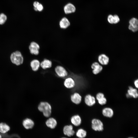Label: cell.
Segmentation results:
<instances>
[{
    "label": "cell",
    "instance_id": "22",
    "mask_svg": "<svg viewBox=\"0 0 138 138\" xmlns=\"http://www.w3.org/2000/svg\"><path fill=\"white\" fill-rule=\"evenodd\" d=\"M86 131L82 128L78 129L76 133V136L78 138H85L87 136Z\"/></svg>",
    "mask_w": 138,
    "mask_h": 138
},
{
    "label": "cell",
    "instance_id": "7",
    "mask_svg": "<svg viewBox=\"0 0 138 138\" xmlns=\"http://www.w3.org/2000/svg\"><path fill=\"white\" fill-rule=\"evenodd\" d=\"M70 99L73 103L76 105H78L81 102L82 97L79 93L75 92L71 95Z\"/></svg>",
    "mask_w": 138,
    "mask_h": 138
},
{
    "label": "cell",
    "instance_id": "8",
    "mask_svg": "<svg viewBox=\"0 0 138 138\" xmlns=\"http://www.w3.org/2000/svg\"><path fill=\"white\" fill-rule=\"evenodd\" d=\"M76 82L71 77L66 78L63 82L64 87L68 89L74 88L76 85Z\"/></svg>",
    "mask_w": 138,
    "mask_h": 138
},
{
    "label": "cell",
    "instance_id": "11",
    "mask_svg": "<svg viewBox=\"0 0 138 138\" xmlns=\"http://www.w3.org/2000/svg\"><path fill=\"white\" fill-rule=\"evenodd\" d=\"M92 72L95 75L100 73L103 70V67L97 62L93 63L91 65Z\"/></svg>",
    "mask_w": 138,
    "mask_h": 138
},
{
    "label": "cell",
    "instance_id": "6",
    "mask_svg": "<svg viewBox=\"0 0 138 138\" xmlns=\"http://www.w3.org/2000/svg\"><path fill=\"white\" fill-rule=\"evenodd\" d=\"M63 131L64 134L69 137L73 136L75 133L73 126L71 125H65L63 128Z\"/></svg>",
    "mask_w": 138,
    "mask_h": 138
},
{
    "label": "cell",
    "instance_id": "12",
    "mask_svg": "<svg viewBox=\"0 0 138 138\" xmlns=\"http://www.w3.org/2000/svg\"><path fill=\"white\" fill-rule=\"evenodd\" d=\"M70 121L72 125L76 126H78L81 124L82 120L79 115L76 114L71 117Z\"/></svg>",
    "mask_w": 138,
    "mask_h": 138
},
{
    "label": "cell",
    "instance_id": "31",
    "mask_svg": "<svg viewBox=\"0 0 138 138\" xmlns=\"http://www.w3.org/2000/svg\"><path fill=\"white\" fill-rule=\"evenodd\" d=\"M2 136L0 134V138H2Z\"/></svg>",
    "mask_w": 138,
    "mask_h": 138
},
{
    "label": "cell",
    "instance_id": "21",
    "mask_svg": "<svg viewBox=\"0 0 138 138\" xmlns=\"http://www.w3.org/2000/svg\"><path fill=\"white\" fill-rule=\"evenodd\" d=\"M30 64L32 70L34 71H37L40 66V62L37 59L32 60Z\"/></svg>",
    "mask_w": 138,
    "mask_h": 138
},
{
    "label": "cell",
    "instance_id": "29",
    "mask_svg": "<svg viewBox=\"0 0 138 138\" xmlns=\"http://www.w3.org/2000/svg\"><path fill=\"white\" fill-rule=\"evenodd\" d=\"M134 84L135 87L137 89L138 88V79L135 80L134 82Z\"/></svg>",
    "mask_w": 138,
    "mask_h": 138
},
{
    "label": "cell",
    "instance_id": "14",
    "mask_svg": "<svg viewBox=\"0 0 138 138\" xmlns=\"http://www.w3.org/2000/svg\"><path fill=\"white\" fill-rule=\"evenodd\" d=\"M98 61L99 63L102 65H106L109 62V58L106 55L102 54L98 57Z\"/></svg>",
    "mask_w": 138,
    "mask_h": 138
},
{
    "label": "cell",
    "instance_id": "20",
    "mask_svg": "<svg viewBox=\"0 0 138 138\" xmlns=\"http://www.w3.org/2000/svg\"><path fill=\"white\" fill-rule=\"evenodd\" d=\"M40 66L43 69L50 68L52 66L51 61L47 59H45L40 63Z\"/></svg>",
    "mask_w": 138,
    "mask_h": 138
},
{
    "label": "cell",
    "instance_id": "5",
    "mask_svg": "<svg viewBox=\"0 0 138 138\" xmlns=\"http://www.w3.org/2000/svg\"><path fill=\"white\" fill-rule=\"evenodd\" d=\"M55 72L57 75L61 78L66 77L68 73L66 70L63 66H57L55 68Z\"/></svg>",
    "mask_w": 138,
    "mask_h": 138
},
{
    "label": "cell",
    "instance_id": "23",
    "mask_svg": "<svg viewBox=\"0 0 138 138\" xmlns=\"http://www.w3.org/2000/svg\"><path fill=\"white\" fill-rule=\"evenodd\" d=\"M10 129L9 126L6 124L1 123H0V132L4 134L7 132Z\"/></svg>",
    "mask_w": 138,
    "mask_h": 138
},
{
    "label": "cell",
    "instance_id": "2",
    "mask_svg": "<svg viewBox=\"0 0 138 138\" xmlns=\"http://www.w3.org/2000/svg\"><path fill=\"white\" fill-rule=\"evenodd\" d=\"M10 59L13 64L19 65L22 64L23 62V58L21 52L17 51L13 53L10 56Z\"/></svg>",
    "mask_w": 138,
    "mask_h": 138
},
{
    "label": "cell",
    "instance_id": "24",
    "mask_svg": "<svg viewBox=\"0 0 138 138\" xmlns=\"http://www.w3.org/2000/svg\"><path fill=\"white\" fill-rule=\"evenodd\" d=\"M34 9L36 11H42L43 9V7L42 4L37 1H35L33 3Z\"/></svg>",
    "mask_w": 138,
    "mask_h": 138
},
{
    "label": "cell",
    "instance_id": "30",
    "mask_svg": "<svg viewBox=\"0 0 138 138\" xmlns=\"http://www.w3.org/2000/svg\"><path fill=\"white\" fill-rule=\"evenodd\" d=\"M128 138H134L133 137H128Z\"/></svg>",
    "mask_w": 138,
    "mask_h": 138
},
{
    "label": "cell",
    "instance_id": "9",
    "mask_svg": "<svg viewBox=\"0 0 138 138\" xmlns=\"http://www.w3.org/2000/svg\"><path fill=\"white\" fill-rule=\"evenodd\" d=\"M84 102L87 106L91 107L94 105L96 103V99L94 96L88 94L85 96Z\"/></svg>",
    "mask_w": 138,
    "mask_h": 138
},
{
    "label": "cell",
    "instance_id": "18",
    "mask_svg": "<svg viewBox=\"0 0 138 138\" xmlns=\"http://www.w3.org/2000/svg\"><path fill=\"white\" fill-rule=\"evenodd\" d=\"M23 125L26 129H29L32 128L34 125L33 121L31 119L27 118L24 120L22 122Z\"/></svg>",
    "mask_w": 138,
    "mask_h": 138
},
{
    "label": "cell",
    "instance_id": "19",
    "mask_svg": "<svg viewBox=\"0 0 138 138\" xmlns=\"http://www.w3.org/2000/svg\"><path fill=\"white\" fill-rule=\"evenodd\" d=\"M70 25V22L65 17L62 18L59 22L60 26L62 29H66Z\"/></svg>",
    "mask_w": 138,
    "mask_h": 138
},
{
    "label": "cell",
    "instance_id": "3",
    "mask_svg": "<svg viewBox=\"0 0 138 138\" xmlns=\"http://www.w3.org/2000/svg\"><path fill=\"white\" fill-rule=\"evenodd\" d=\"M91 126L92 129L95 131H101L104 129L103 122L97 118H94L92 120Z\"/></svg>",
    "mask_w": 138,
    "mask_h": 138
},
{
    "label": "cell",
    "instance_id": "4",
    "mask_svg": "<svg viewBox=\"0 0 138 138\" xmlns=\"http://www.w3.org/2000/svg\"><path fill=\"white\" fill-rule=\"evenodd\" d=\"M129 25L128 28L133 32H135L138 30V20L135 18L131 19L129 21Z\"/></svg>",
    "mask_w": 138,
    "mask_h": 138
},
{
    "label": "cell",
    "instance_id": "17",
    "mask_svg": "<svg viewBox=\"0 0 138 138\" xmlns=\"http://www.w3.org/2000/svg\"><path fill=\"white\" fill-rule=\"evenodd\" d=\"M102 113L103 116L105 117L111 118L113 115L114 112L113 110L111 108L106 107L102 109Z\"/></svg>",
    "mask_w": 138,
    "mask_h": 138
},
{
    "label": "cell",
    "instance_id": "16",
    "mask_svg": "<svg viewBox=\"0 0 138 138\" xmlns=\"http://www.w3.org/2000/svg\"><path fill=\"white\" fill-rule=\"evenodd\" d=\"M76 10L75 6L71 3L66 4L64 8V11L66 14L73 13Z\"/></svg>",
    "mask_w": 138,
    "mask_h": 138
},
{
    "label": "cell",
    "instance_id": "28",
    "mask_svg": "<svg viewBox=\"0 0 138 138\" xmlns=\"http://www.w3.org/2000/svg\"><path fill=\"white\" fill-rule=\"evenodd\" d=\"M113 16L111 15H110L108 16L107 18V20L108 21L109 23L111 24H113Z\"/></svg>",
    "mask_w": 138,
    "mask_h": 138
},
{
    "label": "cell",
    "instance_id": "15",
    "mask_svg": "<svg viewBox=\"0 0 138 138\" xmlns=\"http://www.w3.org/2000/svg\"><path fill=\"white\" fill-rule=\"evenodd\" d=\"M127 93L131 97L135 98H138V89L129 86L127 91Z\"/></svg>",
    "mask_w": 138,
    "mask_h": 138
},
{
    "label": "cell",
    "instance_id": "26",
    "mask_svg": "<svg viewBox=\"0 0 138 138\" xmlns=\"http://www.w3.org/2000/svg\"><path fill=\"white\" fill-rule=\"evenodd\" d=\"M97 100L98 103L101 105L106 104L107 102V99L105 97L101 98Z\"/></svg>",
    "mask_w": 138,
    "mask_h": 138
},
{
    "label": "cell",
    "instance_id": "25",
    "mask_svg": "<svg viewBox=\"0 0 138 138\" xmlns=\"http://www.w3.org/2000/svg\"><path fill=\"white\" fill-rule=\"evenodd\" d=\"M7 19L6 16L3 13L0 14V25L4 24L6 22Z\"/></svg>",
    "mask_w": 138,
    "mask_h": 138
},
{
    "label": "cell",
    "instance_id": "10",
    "mask_svg": "<svg viewBox=\"0 0 138 138\" xmlns=\"http://www.w3.org/2000/svg\"><path fill=\"white\" fill-rule=\"evenodd\" d=\"M30 53L32 54L36 55H38L39 53L40 46L36 42H32L30 44L29 47Z\"/></svg>",
    "mask_w": 138,
    "mask_h": 138
},
{
    "label": "cell",
    "instance_id": "13",
    "mask_svg": "<svg viewBox=\"0 0 138 138\" xmlns=\"http://www.w3.org/2000/svg\"><path fill=\"white\" fill-rule=\"evenodd\" d=\"M45 124L48 127L51 129H53L56 126L57 122L54 118L52 117H49L45 121Z\"/></svg>",
    "mask_w": 138,
    "mask_h": 138
},
{
    "label": "cell",
    "instance_id": "27",
    "mask_svg": "<svg viewBox=\"0 0 138 138\" xmlns=\"http://www.w3.org/2000/svg\"><path fill=\"white\" fill-rule=\"evenodd\" d=\"M113 16V24H116L118 23L120 20L119 16L117 15H114Z\"/></svg>",
    "mask_w": 138,
    "mask_h": 138
},
{
    "label": "cell",
    "instance_id": "1",
    "mask_svg": "<svg viewBox=\"0 0 138 138\" xmlns=\"http://www.w3.org/2000/svg\"><path fill=\"white\" fill-rule=\"evenodd\" d=\"M38 109L42 112L44 117L49 118L52 113V107L51 105L47 101H42L40 102L38 106Z\"/></svg>",
    "mask_w": 138,
    "mask_h": 138
},
{
    "label": "cell",
    "instance_id": "32",
    "mask_svg": "<svg viewBox=\"0 0 138 138\" xmlns=\"http://www.w3.org/2000/svg\"><path fill=\"white\" fill-rule=\"evenodd\" d=\"M61 138H67L66 137H61Z\"/></svg>",
    "mask_w": 138,
    "mask_h": 138
}]
</instances>
